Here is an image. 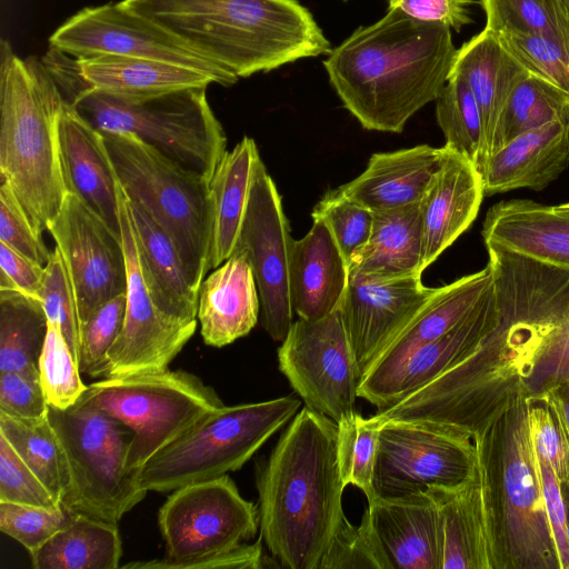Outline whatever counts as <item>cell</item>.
Returning <instances> with one entry per match:
<instances>
[{"label":"cell","instance_id":"obj_1","mask_svg":"<svg viewBox=\"0 0 569 569\" xmlns=\"http://www.w3.org/2000/svg\"><path fill=\"white\" fill-rule=\"evenodd\" d=\"M456 53L449 27L389 8L333 48L323 67L343 107L365 129L399 133L437 99Z\"/></svg>","mask_w":569,"mask_h":569},{"label":"cell","instance_id":"obj_2","mask_svg":"<svg viewBox=\"0 0 569 569\" xmlns=\"http://www.w3.org/2000/svg\"><path fill=\"white\" fill-rule=\"evenodd\" d=\"M338 425L299 410L257 473L260 537L283 568L319 569L342 517Z\"/></svg>","mask_w":569,"mask_h":569},{"label":"cell","instance_id":"obj_3","mask_svg":"<svg viewBox=\"0 0 569 569\" xmlns=\"http://www.w3.org/2000/svg\"><path fill=\"white\" fill-rule=\"evenodd\" d=\"M234 77L269 72L332 48L298 0H122Z\"/></svg>","mask_w":569,"mask_h":569},{"label":"cell","instance_id":"obj_4","mask_svg":"<svg viewBox=\"0 0 569 569\" xmlns=\"http://www.w3.org/2000/svg\"><path fill=\"white\" fill-rule=\"evenodd\" d=\"M41 59L64 101L97 130L130 133L210 182L227 151V137L210 108L207 87L120 97L83 86L72 57L54 48Z\"/></svg>","mask_w":569,"mask_h":569},{"label":"cell","instance_id":"obj_5","mask_svg":"<svg viewBox=\"0 0 569 569\" xmlns=\"http://www.w3.org/2000/svg\"><path fill=\"white\" fill-rule=\"evenodd\" d=\"M64 104L42 59L19 58L0 43V178L13 191L34 229L42 233L61 209L57 122Z\"/></svg>","mask_w":569,"mask_h":569},{"label":"cell","instance_id":"obj_6","mask_svg":"<svg viewBox=\"0 0 569 569\" xmlns=\"http://www.w3.org/2000/svg\"><path fill=\"white\" fill-rule=\"evenodd\" d=\"M117 179L173 241L198 292L211 244L209 181L130 133L101 132Z\"/></svg>","mask_w":569,"mask_h":569},{"label":"cell","instance_id":"obj_7","mask_svg":"<svg viewBox=\"0 0 569 569\" xmlns=\"http://www.w3.org/2000/svg\"><path fill=\"white\" fill-rule=\"evenodd\" d=\"M482 437L495 483L502 569H561L527 402L509 409Z\"/></svg>","mask_w":569,"mask_h":569},{"label":"cell","instance_id":"obj_8","mask_svg":"<svg viewBox=\"0 0 569 569\" xmlns=\"http://www.w3.org/2000/svg\"><path fill=\"white\" fill-rule=\"evenodd\" d=\"M300 406L295 395L224 405L156 453L134 479L147 491L171 492L239 470L297 415Z\"/></svg>","mask_w":569,"mask_h":569},{"label":"cell","instance_id":"obj_9","mask_svg":"<svg viewBox=\"0 0 569 569\" xmlns=\"http://www.w3.org/2000/svg\"><path fill=\"white\" fill-rule=\"evenodd\" d=\"M78 401L101 409L132 430L128 469L133 475L224 406L199 377L169 368L102 378L89 385Z\"/></svg>","mask_w":569,"mask_h":569},{"label":"cell","instance_id":"obj_10","mask_svg":"<svg viewBox=\"0 0 569 569\" xmlns=\"http://www.w3.org/2000/svg\"><path fill=\"white\" fill-rule=\"evenodd\" d=\"M48 416L70 472V490L61 505L72 512L118 523L148 492L128 469L132 430L80 401L67 409L50 407Z\"/></svg>","mask_w":569,"mask_h":569},{"label":"cell","instance_id":"obj_11","mask_svg":"<svg viewBox=\"0 0 569 569\" xmlns=\"http://www.w3.org/2000/svg\"><path fill=\"white\" fill-rule=\"evenodd\" d=\"M158 523L166 557L122 568L181 569L189 561L229 551L256 536L259 512L224 475L171 491L159 510Z\"/></svg>","mask_w":569,"mask_h":569},{"label":"cell","instance_id":"obj_12","mask_svg":"<svg viewBox=\"0 0 569 569\" xmlns=\"http://www.w3.org/2000/svg\"><path fill=\"white\" fill-rule=\"evenodd\" d=\"M480 436L432 423L383 422L373 478L376 497L465 483L477 469Z\"/></svg>","mask_w":569,"mask_h":569},{"label":"cell","instance_id":"obj_13","mask_svg":"<svg viewBox=\"0 0 569 569\" xmlns=\"http://www.w3.org/2000/svg\"><path fill=\"white\" fill-rule=\"evenodd\" d=\"M277 355L308 408L336 422L355 411L361 373L338 309L316 320L299 318Z\"/></svg>","mask_w":569,"mask_h":569},{"label":"cell","instance_id":"obj_14","mask_svg":"<svg viewBox=\"0 0 569 569\" xmlns=\"http://www.w3.org/2000/svg\"><path fill=\"white\" fill-rule=\"evenodd\" d=\"M49 43L73 58L130 57L194 69L222 86L238 81L237 77L200 57L121 1L82 9L52 33Z\"/></svg>","mask_w":569,"mask_h":569},{"label":"cell","instance_id":"obj_15","mask_svg":"<svg viewBox=\"0 0 569 569\" xmlns=\"http://www.w3.org/2000/svg\"><path fill=\"white\" fill-rule=\"evenodd\" d=\"M118 199L127 262V303L121 332L108 353L107 377L168 368L198 323L167 313L154 300L141 269L129 200L119 181Z\"/></svg>","mask_w":569,"mask_h":569},{"label":"cell","instance_id":"obj_16","mask_svg":"<svg viewBox=\"0 0 569 569\" xmlns=\"http://www.w3.org/2000/svg\"><path fill=\"white\" fill-rule=\"evenodd\" d=\"M293 241L281 197L261 161L234 250L249 259L260 299V322L274 341H282L293 323L289 295Z\"/></svg>","mask_w":569,"mask_h":569},{"label":"cell","instance_id":"obj_17","mask_svg":"<svg viewBox=\"0 0 569 569\" xmlns=\"http://www.w3.org/2000/svg\"><path fill=\"white\" fill-rule=\"evenodd\" d=\"M66 262L81 326L104 302L127 290L121 237L79 197L67 192L48 228Z\"/></svg>","mask_w":569,"mask_h":569},{"label":"cell","instance_id":"obj_18","mask_svg":"<svg viewBox=\"0 0 569 569\" xmlns=\"http://www.w3.org/2000/svg\"><path fill=\"white\" fill-rule=\"evenodd\" d=\"M428 491L439 513L442 569H502L495 483L482 435L473 476L460 486Z\"/></svg>","mask_w":569,"mask_h":569},{"label":"cell","instance_id":"obj_19","mask_svg":"<svg viewBox=\"0 0 569 569\" xmlns=\"http://www.w3.org/2000/svg\"><path fill=\"white\" fill-rule=\"evenodd\" d=\"M435 290L426 287L418 274L396 278L349 276L338 310L361 378Z\"/></svg>","mask_w":569,"mask_h":569},{"label":"cell","instance_id":"obj_20","mask_svg":"<svg viewBox=\"0 0 569 569\" xmlns=\"http://www.w3.org/2000/svg\"><path fill=\"white\" fill-rule=\"evenodd\" d=\"M493 284L489 263L472 274L436 288L363 373L358 397L366 399L416 349L440 338L466 317Z\"/></svg>","mask_w":569,"mask_h":569},{"label":"cell","instance_id":"obj_21","mask_svg":"<svg viewBox=\"0 0 569 569\" xmlns=\"http://www.w3.org/2000/svg\"><path fill=\"white\" fill-rule=\"evenodd\" d=\"M57 142L66 191L79 197L121 237L118 179L102 133L64 101L57 122Z\"/></svg>","mask_w":569,"mask_h":569},{"label":"cell","instance_id":"obj_22","mask_svg":"<svg viewBox=\"0 0 569 569\" xmlns=\"http://www.w3.org/2000/svg\"><path fill=\"white\" fill-rule=\"evenodd\" d=\"M442 149L440 167L420 200L423 270L470 227L485 196L475 164L445 146Z\"/></svg>","mask_w":569,"mask_h":569},{"label":"cell","instance_id":"obj_23","mask_svg":"<svg viewBox=\"0 0 569 569\" xmlns=\"http://www.w3.org/2000/svg\"><path fill=\"white\" fill-rule=\"evenodd\" d=\"M498 321L493 284L453 328L440 338L416 349L365 400L385 409L427 385L460 360Z\"/></svg>","mask_w":569,"mask_h":569},{"label":"cell","instance_id":"obj_24","mask_svg":"<svg viewBox=\"0 0 569 569\" xmlns=\"http://www.w3.org/2000/svg\"><path fill=\"white\" fill-rule=\"evenodd\" d=\"M486 247L569 270V210L513 199L492 206L482 226Z\"/></svg>","mask_w":569,"mask_h":569},{"label":"cell","instance_id":"obj_25","mask_svg":"<svg viewBox=\"0 0 569 569\" xmlns=\"http://www.w3.org/2000/svg\"><path fill=\"white\" fill-rule=\"evenodd\" d=\"M367 506L392 569H442L439 513L429 491L376 497Z\"/></svg>","mask_w":569,"mask_h":569},{"label":"cell","instance_id":"obj_26","mask_svg":"<svg viewBox=\"0 0 569 569\" xmlns=\"http://www.w3.org/2000/svg\"><path fill=\"white\" fill-rule=\"evenodd\" d=\"M569 166V117L551 121L507 142L483 162V193L519 188L542 190Z\"/></svg>","mask_w":569,"mask_h":569},{"label":"cell","instance_id":"obj_27","mask_svg":"<svg viewBox=\"0 0 569 569\" xmlns=\"http://www.w3.org/2000/svg\"><path fill=\"white\" fill-rule=\"evenodd\" d=\"M516 263L542 322L541 345L527 385L528 399L569 378V270L519 254Z\"/></svg>","mask_w":569,"mask_h":569},{"label":"cell","instance_id":"obj_28","mask_svg":"<svg viewBox=\"0 0 569 569\" xmlns=\"http://www.w3.org/2000/svg\"><path fill=\"white\" fill-rule=\"evenodd\" d=\"M198 290L197 318L206 345L221 348L247 336L260 317V299L248 257L234 250Z\"/></svg>","mask_w":569,"mask_h":569},{"label":"cell","instance_id":"obj_29","mask_svg":"<svg viewBox=\"0 0 569 569\" xmlns=\"http://www.w3.org/2000/svg\"><path fill=\"white\" fill-rule=\"evenodd\" d=\"M295 240L289 262V295L293 313L316 320L338 309L349 282L348 264L327 224L318 218Z\"/></svg>","mask_w":569,"mask_h":569},{"label":"cell","instance_id":"obj_30","mask_svg":"<svg viewBox=\"0 0 569 569\" xmlns=\"http://www.w3.org/2000/svg\"><path fill=\"white\" fill-rule=\"evenodd\" d=\"M442 147L419 144L373 153L367 168L339 188L371 211L420 202L440 167Z\"/></svg>","mask_w":569,"mask_h":569},{"label":"cell","instance_id":"obj_31","mask_svg":"<svg viewBox=\"0 0 569 569\" xmlns=\"http://www.w3.org/2000/svg\"><path fill=\"white\" fill-rule=\"evenodd\" d=\"M527 73L486 28L457 49L450 74L465 80L478 103L483 124L482 164L492 152L507 102Z\"/></svg>","mask_w":569,"mask_h":569},{"label":"cell","instance_id":"obj_32","mask_svg":"<svg viewBox=\"0 0 569 569\" xmlns=\"http://www.w3.org/2000/svg\"><path fill=\"white\" fill-rule=\"evenodd\" d=\"M367 243L352 257L349 276L396 278L422 276L420 202L372 211Z\"/></svg>","mask_w":569,"mask_h":569},{"label":"cell","instance_id":"obj_33","mask_svg":"<svg viewBox=\"0 0 569 569\" xmlns=\"http://www.w3.org/2000/svg\"><path fill=\"white\" fill-rule=\"evenodd\" d=\"M252 138L243 137L226 151L210 182L211 244L208 271L224 262L233 252L258 164L261 162Z\"/></svg>","mask_w":569,"mask_h":569},{"label":"cell","instance_id":"obj_34","mask_svg":"<svg viewBox=\"0 0 569 569\" xmlns=\"http://www.w3.org/2000/svg\"><path fill=\"white\" fill-rule=\"evenodd\" d=\"M72 62L83 86L120 97H148L214 82L194 69L130 57H72Z\"/></svg>","mask_w":569,"mask_h":569},{"label":"cell","instance_id":"obj_35","mask_svg":"<svg viewBox=\"0 0 569 569\" xmlns=\"http://www.w3.org/2000/svg\"><path fill=\"white\" fill-rule=\"evenodd\" d=\"M128 200L141 269L154 300L176 318L198 320V292L189 282L173 241L141 204Z\"/></svg>","mask_w":569,"mask_h":569},{"label":"cell","instance_id":"obj_36","mask_svg":"<svg viewBox=\"0 0 569 569\" xmlns=\"http://www.w3.org/2000/svg\"><path fill=\"white\" fill-rule=\"evenodd\" d=\"M121 556L117 523L72 512L68 523L30 557L34 569H116Z\"/></svg>","mask_w":569,"mask_h":569},{"label":"cell","instance_id":"obj_37","mask_svg":"<svg viewBox=\"0 0 569 569\" xmlns=\"http://www.w3.org/2000/svg\"><path fill=\"white\" fill-rule=\"evenodd\" d=\"M48 326L39 300L0 290V372L38 370Z\"/></svg>","mask_w":569,"mask_h":569},{"label":"cell","instance_id":"obj_38","mask_svg":"<svg viewBox=\"0 0 569 569\" xmlns=\"http://www.w3.org/2000/svg\"><path fill=\"white\" fill-rule=\"evenodd\" d=\"M0 435L61 503L70 490V472L49 416L23 419L0 412Z\"/></svg>","mask_w":569,"mask_h":569},{"label":"cell","instance_id":"obj_39","mask_svg":"<svg viewBox=\"0 0 569 569\" xmlns=\"http://www.w3.org/2000/svg\"><path fill=\"white\" fill-rule=\"evenodd\" d=\"M568 117L569 97L549 82L527 73L507 102L491 154L525 132Z\"/></svg>","mask_w":569,"mask_h":569},{"label":"cell","instance_id":"obj_40","mask_svg":"<svg viewBox=\"0 0 569 569\" xmlns=\"http://www.w3.org/2000/svg\"><path fill=\"white\" fill-rule=\"evenodd\" d=\"M435 101L445 147L468 159L479 171L483 158V124L470 88L461 77L450 74Z\"/></svg>","mask_w":569,"mask_h":569},{"label":"cell","instance_id":"obj_41","mask_svg":"<svg viewBox=\"0 0 569 569\" xmlns=\"http://www.w3.org/2000/svg\"><path fill=\"white\" fill-rule=\"evenodd\" d=\"M337 425V456L342 481L346 487L359 488L370 503L376 499L373 478L383 422L377 415L363 418L353 411Z\"/></svg>","mask_w":569,"mask_h":569},{"label":"cell","instance_id":"obj_42","mask_svg":"<svg viewBox=\"0 0 569 569\" xmlns=\"http://www.w3.org/2000/svg\"><path fill=\"white\" fill-rule=\"evenodd\" d=\"M486 29L541 34L569 48V19L561 0H479Z\"/></svg>","mask_w":569,"mask_h":569},{"label":"cell","instance_id":"obj_43","mask_svg":"<svg viewBox=\"0 0 569 569\" xmlns=\"http://www.w3.org/2000/svg\"><path fill=\"white\" fill-rule=\"evenodd\" d=\"M491 32L528 73L549 82L569 97V48L541 34L506 28Z\"/></svg>","mask_w":569,"mask_h":569},{"label":"cell","instance_id":"obj_44","mask_svg":"<svg viewBox=\"0 0 569 569\" xmlns=\"http://www.w3.org/2000/svg\"><path fill=\"white\" fill-rule=\"evenodd\" d=\"M319 569H392L368 506L358 526L342 515Z\"/></svg>","mask_w":569,"mask_h":569},{"label":"cell","instance_id":"obj_45","mask_svg":"<svg viewBox=\"0 0 569 569\" xmlns=\"http://www.w3.org/2000/svg\"><path fill=\"white\" fill-rule=\"evenodd\" d=\"M41 385L50 407L67 409L78 402L87 387L60 327L49 322L38 361Z\"/></svg>","mask_w":569,"mask_h":569},{"label":"cell","instance_id":"obj_46","mask_svg":"<svg viewBox=\"0 0 569 569\" xmlns=\"http://www.w3.org/2000/svg\"><path fill=\"white\" fill-rule=\"evenodd\" d=\"M122 292L102 303L81 326L78 367L90 378L107 377L108 353L119 337L126 313Z\"/></svg>","mask_w":569,"mask_h":569},{"label":"cell","instance_id":"obj_47","mask_svg":"<svg viewBox=\"0 0 569 569\" xmlns=\"http://www.w3.org/2000/svg\"><path fill=\"white\" fill-rule=\"evenodd\" d=\"M311 216L327 224L349 268L352 257L370 237L372 211L337 188L320 199Z\"/></svg>","mask_w":569,"mask_h":569},{"label":"cell","instance_id":"obj_48","mask_svg":"<svg viewBox=\"0 0 569 569\" xmlns=\"http://www.w3.org/2000/svg\"><path fill=\"white\" fill-rule=\"evenodd\" d=\"M49 322L60 327L66 341L78 362L80 346V319L73 286L63 260L56 247L47 264L39 296Z\"/></svg>","mask_w":569,"mask_h":569},{"label":"cell","instance_id":"obj_49","mask_svg":"<svg viewBox=\"0 0 569 569\" xmlns=\"http://www.w3.org/2000/svg\"><path fill=\"white\" fill-rule=\"evenodd\" d=\"M72 511L0 501V530L17 540L29 555L37 552L70 520Z\"/></svg>","mask_w":569,"mask_h":569},{"label":"cell","instance_id":"obj_50","mask_svg":"<svg viewBox=\"0 0 569 569\" xmlns=\"http://www.w3.org/2000/svg\"><path fill=\"white\" fill-rule=\"evenodd\" d=\"M526 402L537 453L550 465L560 483L563 500H569V440L548 405L540 400Z\"/></svg>","mask_w":569,"mask_h":569},{"label":"cell","instance_id":"obj_51","mask_svg":"<svg viewBox=\"0 0 569 569\" xmlns=\"http://www.w3.org/2000/svg\"><path fill=\"white\" fill-rule=\"evenodd\" d=\"M0 501L56 509L60 501L0 435Z\"/></svg>","mask_w":569,"mask_h":569},{"label":"cell","instance_id":"obj_52","mask_svg":"<svg viewBox=\"0 0 569 569\" xmlns=\"http://www.w3.org/2000/svg\"><path fill=\"white\" fill-rule=\"evenodd\" d=\"M0 242L46 266L51 257L12 189L0 184Z\"/></svg>","mask_w":569,"mask_h":569},{"label":"cell","instance_id":"obj_53","mask_svg":"<svg viewBox=\"0 0 569 569\" xmlns=\"http://www.w3.org/2000/svg\"><path fill=\"white\" fill-rule=\"evenodd\" d=\"M38 370L0 372V412L23 418H42L49 413Z\"/></svg>","mask_w":569,"mask_h":569},{"label":"cell","instance_id":"obj_54","mask_svg":"<svg viewBox=\"0 0 569 569\" xmlns=\"http://www.w3.org/2000/svg\"><path fill=\"white\" fill-rule=\"evenodd\" d=\"M390 9L423 22L441 23L460 31L472 22L470 7L479 0H388Z\"/></svg>","mask_w":569,"mask_h":569},{"label":"cell","instance_id":"obj_55","mask_svg":"<svg viewBox=\"0 0 569 569\" xmlns=\"http://www.w3.org/2000/svg\"><path fill=\"white\" fill-rule=\"evenodd\" d=\"M0 290L19 291L39 300L44 266L0 242Z\"/></svg>","mask_w":569,"mask_h":569},{"label":"cell","instance_id":"obj_56","mask_svg":"<svg viewBox=\"0 0 569 569\" xmlns=\"http://www.w3.org/2000/svg\"><path fill=\"white\" fill-rule=\"evenodd\" d=\"M538 459L548 519L555 537L560 567L561 569H569V546L566 536V506L561 487L550 465L539 455Z\"/></svg>","mask_w":569,"mask_h":569},{"label":"cell","instance_id":"obj_57","mask_svg":"<svg viewBox=\"0 0 569 569\" xmlns=\"http://www.w3.org/2000/svg\"><path fill=\"white\" fill-rule=\"evenodd\" d=\"M527 400H540L548 405L569 440V378Z\"/></svg>","mask_w":569,"mask_h":569},{"label":"cell","instance_id":"obj_58","mask_svg":"<svg viewBox=\"0 0 569 569\" xmlns=\"http://www.w3.org/2000/svg\"><path fill=\"white\" fill-rule=\"evenodd\" d=\"M566 506V536L569 546V500H563Z\"/></svg>","mask_w":569,"mask_h":569},{"label":"cell","instance_id":"obj_59","mask_svg":"<svg viewBox=\"0 0 569 569\" xmlns=\"http://www.w3.org/2000/svg\"><path fill=\"white\" fill-rule=\"evenodd\" d=\"M561 1L565 6L566 12H567L568 19H569V0H561Z\"/></svg>","mask_w":569,"mask_h":569},{"label":"cell","instance_id":"obj_60","mask_svg":"<svg viewBox=\"0 0 569 569\" xmlns=\"http://www.w3.org/2000/svg\"><path fill=\"white\" fill-rule=\"evenodd\" d=\"M559 207L569 210V202L560 204Z\"/></svg>","mask_w":569,"mask_h":569},{"label":"cell","instance_id":"obj_61","mask_svg":"<svg viewBox=\"0 0 569 569\" xmlns=\"http://www.w3.org/2000/svg\"><path fill=\"white\" fill-rule=\"evenodd\" d=\"M343 1H347V0H343Z\"/></svg>","mask_w":569,"mask_h":569}]
</instances>
